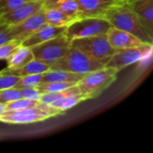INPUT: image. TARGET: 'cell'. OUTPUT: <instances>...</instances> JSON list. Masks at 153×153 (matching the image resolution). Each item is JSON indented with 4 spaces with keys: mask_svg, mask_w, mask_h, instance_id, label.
<instances>
[{
    "mask_svg": "<svg viewBox=\"0 0 153 153\" xmlns=\"http://www.w3.org/2000/svg\"><path fill=\"white\" fill-rule=\"evenodd\" d=\"M152 46L153 44L145 43L140 47L116 50L115 54L106 64V66L115 68L119 72L128 65L143 60L150 56L152 51Z\"/></svg>",
    "mask_w": 153,
    "mask_h": 153,
    "instance_id": "52a82bcc",
    "label": "cell"
},
{
    "mask_svg": "<svg viewBox=\"0 0 153 153\" xmlns=\"http://www.w3.org/2000/svg\"><path fill=\"white\" fill-rule=\"evenodd\" d=\"M42 74H30L21 77L20 80L13 86L16 89H25V88H36L41 82Z\"/></svg>",
    "mask_w": 153,
    "mask_h": 153,
    "instance_id": "603a6c76",
    "label": "cell"
},
{
    "mask_svg": "<svg viewBox=\"0 0 153 153\" xmlns=\"http://www.w3.org/2000/svg\"><path fill=\"white\" fill-rule=\"evenodd\" d=\"M44 17L46 23L53 26H67L73 22L57 7L44 8Z\"/></svg>",
    "mask_w": 153,
    "mask_h": 153,
    "instance_id": "ac0fdd59",
    "label": "cell"
},
{
    "mask_svg": "<svg viewBox=\"0 0 153 153\" xmlns=\"http://www.w3.org/2000/svg\"><path fill=\"white\" fill-rule=\"evenodd\" d=\"M13 39L10 34V30H9V27L4 28L2 30H0V45L10 40Z\"/></svg>",
    "mask_w": 153,
    "mask_h": 153,
    "instance_id": "f546056e",
    "label": "cell"
},
{
    "mask_svg": "<svg viewBox=\"0 0 153 153\" xmlns=\"http://www.w3.org/2000/svg\"><path fill=\"white\" fill-rule=\"evenodd\" d=\"M66 27L67 26H53L46 23L33 32L30 36L22 40V45L27 48H31L35 45L40 44L56 36L64 34Z\"/></svg>",
    "mask_w": 153,
    "mask_h": 153,
    "instance_id": "4fadbf2b",
    "label": "cell"
},
{
    "mask_svg": "<svg viewBox=\"0 0 153 153\" xmlns=\"http://www.w3.org/2000/svg\"><path fill=\"white\" fill-rule=\"evenodd\" d=\"M50 69V65L45 63H42L39 60L33 59L28 64L24 65L22 67L14 68V69H9L4 68L2 71H0V74H7V75H13V76H19L23 77L30 74H43Z\"/></svg>",
    "mask_w": 153,
    "mask_h": 153,
    "instance_id": "9a60e30c",
    "label": "cell"
},
{
    "mask_svg": "<svg viewBox=\"0 0 153 153\" xmlns=\"http://www.w3.org/2000/svg\"><path fill=\"white\" fill-rule=\"evenodd\" d=\"M25 2L27 1L26 0H0V15L20 6Z\"/></svg>",
    "mask_w": 153,
    "mask_h": 153,
    "instance_id": "4316f807",
    "label": "cell"
},
{
    "mask_svg": "<svg viewBox=\"0 0 153 153\" xmlns=\"http://www.w3.org/2000/svg\"><path fill=\"white\" fill-rule=\"evenodd\" d=\"M33 59L34 57H33L30 48L21 45L6 59V62H7L6 68H9V69L19 68L28 64Z\"/></svg>",
    "mask_w": 153,
    "mask_h": 153,
    "instance_id": "e0dca14e",
    "label": "cell"
},
{
    "mask_svg": "<svg viewBox=\"0 0 153 153\" xmlns=\"http://www.w3.org/2000/svg\"><path fill=\"white\" fill-rule=\"evenodd\" d=\"M70 45L72 48H76L93 58L107 63L116 52L109 44L107 34L74 39L70 40Z\"/></svg>",
    "mask_w": 153,
    "mask_h": 153,
    "instance_id": "8992f818",
    "label": "cell"
},
{
    "mask_svg": "<svg viewBox=\"0 0 153 153\" xmlns=\"http://www.w3.org/2000/svg\"><path fill=\"white\" fill-rule=\"evenodd\" d=\"M26 1H44V0H26Z\"/></svg>",
    "mask_w": 153,
    "mask_h": 153,
    "instance_id": "836d02e7",
    "label": "cell"
},
{
    "mask_svg": "<svg viewBox=\"0 0 153 153\" xmlns=\"http://www.w3.org/2000/svg\"><path fill=\"white\" fill-rule=\"evenodd\" d=\"M38 102L39 101H34V100H30L21 98L19 100H16L14 101H12L6 104L5 111H16V110H21V109H24L27 108H30V107H35L38 104Z\"/></svg>",
    "mask_w": 153,
    "mask_h": 153,
    "instance_id": "d4e9b609",
    "label": "cell"
},
{
    "mask_svg": "<svg viewBox=\"0 0 153 153\" xmlns=\"http://www.w3.org/2000/svg\"><path fill=\"white\" fill-rule=\"evenodd\" d=\"M20 78L21 77L19 76L0 74V91L13 87L16 84V82L20 80Z\"/></svg>",
    "mask_w": 153,
    "mask_h": 153,
    "instance_id": "83f0119b",
    "label": "cell"
},
{
    "mask_svg": "<svg viewBox=\"0 0 153 153\" xmlns=\"http://www.w3.org/2000/svg\"><path fill=\"white\" fill-rule=\"evenodd\" d=\"M111 27V24L103 17H82L67 25L65 35L69 40L105 35Z\"/></svg>",
    "mask_w": 153,
    "mask_h": 153,
    "instance_id": "277c9868",
    "label": "cell"
},
{
    "mask_svg": "<svg viewBox=\"0 0 153 153\" xmlns=\"http://www.w3.org/2000/svg\"><path fill=\"white\" fill-rule=\"evenodd\" d=\"M118 71L112 67H103L83 75L77 86L86 100L99 97L116 80Z\"/></svg>",
    "mask_w": 153,
    "mask_h": 153,
    "instance_id": "3957f363",
    "label": "cell"
},
{
    "mask_svg": "<svg viewBox=\"0 0 153 153\" xmlns=\"http://www.w3.org/2000/svg\"><path fill=\"white\" fill-rule=\"evenodd\" d=\"M56 7L59 8L73 21L82 18V12L76 0H64Z\"/></svg>",
    "mask_w": 153,
    "mask_h": 153,
    "instance_id": "44dd1931",
    "label": "cell"
},
{
    "mask_svg": "<svg viewBox=\"0 0 153 153\" xmlns=\"http://www.w3.org/2000/svg\"><path fill=\"white\" fill-rule=\"evenodd\" d=\"M107 62L93 58L71 47L69 52L50 65V69L64 70L78 74H86L106 66Z\"/></svg>",
    "mask_w": 153,
    "mask_h": 153,
    "instance_id": "7a4b0ae2",
    "label": "cell"
},
{
    "mask_svg": "<svg viewBox=\"0 0 153 153\" xmlns=\"http://www.w3.org/2000/svg\"><path fill=\"white\" fill-rule=\"evenodd\" d=\"M126 4L153 38V0H126Z\"/></svg>",
    "mask_w": 153,
    "mask_h": 153,
    "instance_id": "8fae6325",
    "label": "cell"
},
{
    "mask_svg": "<svg viewBox=\"0 0 153 153\" xmlns=\"http://www.w3.org/2000/svg\"><path fill=\"white\" fill-rule=\"evenodd\" d=\"M84 74H78L64 70L49 69L42 74L41 82H79Z\"/></svg>",
    "mask_w": 153,
    "mask_h": 153,
    "instance_id": "2e32d148",
    "label": "cell"
},
{
    "mask_svg": "<svg viewBox=\"0 0 153 153\" xmlns=\"http://www.w3.org/2000/svg\"><path fill=\"white\" fill-rule=\"evenodd\" d=\"M4 28H6V27H5L4 25H3V24L0 22V30H2V29H4Z\"/></svg>",
    "mask_w": 153,
    "mask_h": 153,
    "instance_id": "d6a6232c",
    "label": "cell"
},
{
    "mask_svg": "<svg viewBox=\"0 0 153 153\" xmlns=\"http://www.w3.org/2000/svg\"><path fill=\"white\" fill-rule=\"evenodd\" d=\"M62 1H64V0H44L43 1V8L56 7Z\"/></svg>",
    "mask_w": 153,
    "mask_h": 153,
    "instance_id": "4dcf8cb0",
    "label": "cell"
},
{
    "mask_svg": "<svg viewBox=\"0 0 153 153\" xmlns=\"http://www.w3.org/2000/svg\"><path fill=\"white\" fill-rule=\"evenodd\" d=\"M21 98L22 96L19 89H16L14 87L0 91V103H3L4 105L12 101H14L16 100H19Z\"/></svg>",
    "mask_w": 153,
    "mask_h": 153,
    "instance_id": "484cf974",
    "label": "cell"
},
{
    "mask_svg": "<svg viewBox=\"0 0 153 153\" xmlns=\"http://www.w3.org/2000/svg\"><path fill=\"white\" fill-rule=\"evenodd\" d=\"M83 100H86L85 97L82 94L78 93V94H73V95L65 97V98L52 103L50 106L57 108L61 112H65V111L72 108L73 107L76 106L77 104H79L80 102H82Z\"/></svg>",
    "mask_w": 153,
    "mask_h": 153,
    "instance_id": "ffe728a7",
    "label": "cell"
},
{
    "mask_svg": "<svg viewBox=\"0 0 153 153\" xmlns=\"http://www.w3.org/2000/svg\"><path fill=\"white\" fill-rule=\"evenodd\" d=\"M81 93L80 90L78 88L77 85H74L73 87H70L66 90L61 91H56V92H46V93H42L39 102L43 103V104H47V105H51L52 103L65 98L67 97L69 95H73V94H78Z\"/></svg>",
    "mask_w": 153,
    "mask_h": 153,
    "instance_id": "d6986e66",
    "label": "cell"
},
{
    "mask_svg": "<svg viewBox=\"0 0 153 153\" xmlns=\"http://www.w3.org/2000/svg\"><path fill=\"white\" fill-rule=\"evenodd\" d=\"M43 8V1H27L20 6L0 15V22L5 27L21 23Z\"/></svg>",
    "mask_w": 153,
    "mask_h": 153,
    "instance_id": "9c48e42d",
    "label": "cell"
},
{
    "mask_svg": "<svg viewBox=\"0 0 153 153\" xmlns=\"http://www.w3.org/2000/svg\"><path fill=\"white\" fill-rule=\"evenodd\" d=\"M103 18H105L112 27L127 31L144 43L153 44V38L141 25L136 16L126 5V0H120L109 6L105 12Z\"/></svg>",
    "mask_w": 153,
    "mask_h": 153,
    "instance_id": "6da1fadb",
    "label": "cell"
},
{
    "mask_svg": "<svg viewBox=\"0 0 153 153\" xmlns=\"http://www.w3.org/2000/svg\"><path fill=\"white\" fill-rule=\"evenodd\" d=\"M20 93L22 98L30 100H34V101H39L41 93L38 91L37 88H25V89H19Z\"/></svg>",
    "mask_w": 153,
    "mask_h": 153,
    "instance_id": "f1b7e54d",
    "label": "cell"
},
{
    "mask_svg": "<svg viewBox=\"0 0 153 153\" xmlns=\"http://www.w3.org/2000/svg\"><path fill=\"white\" fill-rule=\"evenodd\" d=\"M107 37L109 44L115 50L140 47L145 44L134 35L127 31L118 30L114 27H111L108 30L107 33Z\"/></svg>",
    "mask_w": 153,
    "mask_h": 153,
    "instance_id": "7c38bea8",
    "label": "cell"
},
{
    "mask_svg": "<svg viewBox=\"0 0 153 153\" xmlns=\"http://www.w3.org/2000/svg\"><path fill=\"white\" fill-rule=\"evenodd\" d=\"M44 24H46V21L44 17V8H42L21 23L9 27V30L12 39L22 41Z\"/></svg>",
    "mask_w": 153,
    "mask_h": 153,
    "instance_id": "30bf717a",
    "label": "cell"
},
{
    "mask_svg": "<svg viewBox=\"0 0 153 153\" xmlns=\"http://www.w3.org/2000/svg\"><path fill=\"white\" fill-rule=\"evenodd\" d=\"M22 45V40L19 39H10L0 45V60H6L13 52Z\"/></svg>",
    "mask_w": 153,
    "mask_h": 153,
    "instance_id": "cb8c5ba5",
    "label": "cell"
},
{
    "mask_svg": "<svg viewBox=\"0 0 153 153\" xmlns=\"http://www.w3.org/2000/svg\"><path fill=\"white\" fill-rule=\"evenodd\" d=\"M5 111V105L3 103H0V116Z\"/></svg>",
    "mask_w": 153,
    "mask_h": 153,
    "instance_id": "1f68e13d",
    "label": "cell"
},
{
    "mask_svg": "<svg viewBox=\"0 0 153 153\" xmlns=\"http://www.w3.org/2000/svg\"><path fill=\"white\" fill-rule=\"evenodd\" d=\"M77 85V82H40L36 88L42 94L46 92H56L66 90L70 87Z\"/></svg>",
    "mask_w": 153,
    "mask_h": 153,
    "instance_id": "7402d4cb",
    "label": "cell"
},
{
    "mask_svg": "<svg viewBox=\"0 0 153 153\" xmlns=\"http://www.w3.org/2000/svg\"><path fill=\"white\" fill-rule=\"evenodd\" d=\"M30 48L34 59L51 65L69 52L71 45L64 33Z\"/></svg>",
    "mask_w": 153,
    "mask_h": 153,
    "instance_id": "5b68a950",
    "label": "cell"
},
{
    "mask_svg": "<svg viewBox=\"0 0 153 153\" xmlns=\"http://www.w3.org/2000/svg\"><path fill=\"white\" fill-rule=\"evenodd\" d=\"M52 117L40 108L39 102L35 107L16 111H5L0 116V122L13 125H27L44 121Z\"/></svg>",
    "mask_w": 153,
    "mask_h": 153,
    "instance_id": "ba28073f",
    "label": "cell"
},
{
    "mask_svg": "<svg viewBox=\"0 0 153 153\" xmlns=\"http://www.w3.org/2000/svg\"><path fill=\"white\" fill-rule=\"evenodd\" d=\"M82 17H103L107 9L120 0H76Z\"/></svg>",
    "mask_w": 153,
    "mask_h": 153,
    "instance_id": "5bb4252c",
    "label": "cell"
}]
</instances>
